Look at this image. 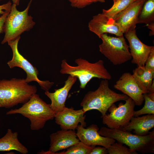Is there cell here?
Here are the masks:
<instances>
[{
	"instance_id": "cell-31",
	"label": "cell",
	"mask_w": 154,
	"mask_h": 154,
	"mask_svg": "<svg viewBox=\"0 0 154 154\" xmlns=\"http://www.w3.org/2000/svg\"><path fill=\"white\" fill-rule=\"evenodd\" d=\"M147 25L148 28L151 30L149 35L151 36L153 35L154 34V22H152Z\"/></svg>"
},
{
	"instance_id": "cell-8",
	"label": "cell",
	"mask_w": 154,
	"mask_h": 154,
	"mask_svg": "<svg viewBox=\"0 0 154 154\" xmlns=\"http://www.w3.org/2000/svg\"><path fill=\"white\" fill-rule=\"evenodd\" d=\"M20 38V36L7 42L12 50L13 57L12 59L7 62V64L10 68L17 67L22 69L26 73L25 80L27 83L32 81L36 82L42 90L45 91H49L53 85L54 83L48 80H41L38 78V70L19 51L18 44Z\"/></svg>"
},
{
	"instance_id": "cell-3",
	"label": "cell",
	"mask_w": 154,
	"mask_h": 154,
	"mask_svg": "<svg viewBox=\"0 0 154 154\" xmlns=\"http://www.w3.org/2000/svg\"><path fill=\"white\" fill-rule=\"evenodd\" d=\"M129 97L125 94L118 93L112 90L109 87L108 80L103 79L96 90L89 91L85 95L80 105L85 113L91 110H97L102 117L113 104L120 101H125Z\"/></svg>"
},
{
	"instance_id": "cell-18",
	"label": "cell",
	"mask_w": 154,
	"mask_h": 154,
	"mask_svg": "<svg viewBox=\"0 0 154 154\" xmlns=\"http://www.w3.org/2000/svg\"><path fill=\"white\" fill-rule=\"evenodd\" d=\"M154 127V114H148L141 117L133 116L128 124L122 130L143 136L147 134Z\"/></svg>"
},
{
	"instance_id": "cell-29",
	"label": "cell",
	"mask_w": 154,
	"mask_h": 154,
	"mask_svg": "<svg viewBox=\"0 0 154 154\" xmlns=\"http://www.w3.org/2000/svg\"><path fill=\"white\" fill-rule=\"evenodd\" d=\"M12 5L10 1L6 3L0 5V14L2 15L7 11L10 12Z\"/></svg>"
},
{
	"instance_id": "cell-25",
	"label": "cell",
	"mask_w": 154,
	"mask_h": 154,
	"mask_svg": "<svg viewBox=\"0 0 154 154\" xmlns=\"http://www.w3.org/2000/svg\"><path fill=\"white\" fill-rule=\"evenodd\" d=\"M109 154H137V152L131 150L119 142H114L107 149Z\"/></svg>"
},
{
	"instance_id": "cell-33",
	"label": "cell",
	"mask_w": 154,
	"mask_h": 154,
	"mask_svg": "<svg viewBox=\"0 0 154 154\" xmlns=\"http://www.w3.org/2000/svg\"><path fill=\"white\" fill-rule=\"evenodd\" d=\"M146 1L147 0H145Z\"/></svg>"
},
{
	"instance_id": "cell-19",
	"label": "cell",
	"mask_w": 154,
	"mask_h": 154,
	"mask_svg": "<svg viewBox=\"0 0 154 154\" xmlns=\"http://www.w3.org/2000/svg\"><path fill=\"white\" fill-rule=\"evenodd\" d=\"M18 135L17 132L8 129L6 134L0 138V151L15 150L22 154L27 153V149L19 141Z\"/></svg>"
},
{
	"instance_id": "cell-30",
	"label": "cell",
	"mask_w": 154,
	"mask_h": 154,
	"mask_svg": "<svg viewBox=\"0 0 154 154\" xmlns=\"http://www.w3.org/2000/svg\"><path fill=\"white\" fill-rule=\"evenodd\" d=\"M10 12L6 11L0 17V34L4 33V26L6 18Z\"/></svg>"
},
{
	"instance_id": "cell-22",
	"label": "cell",
	"mask_w": 154,
	"mask_h": 154,
	"mask_svg": "<svg viewBox=\"0 0 154 154\" xmlns=\"http://www.w3.org/2000/svg\"><path fill=\"white\" fill-rule=\"evenodd\" d=\"M136 0H114L112 7L108 10L103 9L102 13L109 17L113 18L117 14Z\"/></svg>"
},
{
	"instance_id": "cell-5",
	"label": "cell",
	"mask_w": 154,
	"mask_h": 154,
	"mask_svg": "<svg viewBox=\"0 0 154 154\" xmlns=\"http://www.w3.org/2000/svg\"><path fill=\"white\" fill-rule=\"evenodd\" d=\"M101 136L112 138L127 146L132 150L142 153H154V130L145 135L132 134L121 129L102 127L98 131Z\"/></svg>"
},
{
	"instance_id": "cell-1",
	"label": "cell",
	"mask_w": 154,
	"mask_h": 154,
	"mask_svg": "<svg viewBox=\"0 0 154 154\" xmlns=\"http://www.w3.org/2000/svg\"><path fill=\"white\" fill-rule=\"evenodd\" d=\"M36 86L30 85L23 78L0 80V108L9 109L28 101L36 93Z\"/></svg>"
},
{
	"instance_id": "cell-6",
	"label": "cell",
	"mask_w": 154,
	"mask_h": 154,
	"mask_svg": "<svg viewBox=\"0 0 154 154\" xmlns=\"http://www.w3.org/2000/svg\"><path fill=\"white\" fill-rule=\"evenodd\" d=\"M32 1L30 0L27 7L22 11L17 9L16 5H12L4 23L5 34L1 42L2 44L16 39L23 32L30 30L35 25V22L33 21V17L28 14Z\"/></svg>"
},
{
	"instance_id": "cell-15",
	"label": "cell",
	"mask_w": 154,
	"mask_h": 154,
	"mask_svg": "<svg viewBox=\"0 0 154 154\" xmlns=\"http://www.w3.org/2000/svg\"><path fill=\"white\" fill-rule=\"evenodd\" d=\"M145 0H137L125 9L117 14L113 18L123 33L131 28L136 27L138 18Z\"/></svg>"
},
{
	"instance_id": "cell-4",
	"label": "cell",
	"mask_w": 154,
	"mask_h": 154,
	"mask_svg": "<svg viewBox=\"0 0 154 154\" xmlns=\"http://www.w3.org/2000/svg\"><path fill=\"white\" fill-rule=\"evenodd\" d=\"M16 114H21L29 119L31 129L33 131L43 128L46 122L53 119L55 115L50 104L44 102L36 93L20 108L11 109L6 113L7 115Z\"/></svg>"
},
{
	"instance_id": "cell-27",
	"label": "cell",
	"mask_w": 154,
	"mask_h": 154,
	"mask_svg": "<svg viewBox=\"0 0 154 154\" xmlns=\"http://www.w3.org/2000/svg\"><path fill=\"white\" fill-rule=\"evenodd\" d=\"M145 66L147 69L154 72V48L149 54L145 61Z\"/></svg>"
},
{
	"instance_id": "cell-21",
	"label": "cell",
	"mask_w": 154,
	"mask_h": 154,
	"mask_svg": "<svg viewBox=\"0 0 154 154\" xmlns=\"http://www.w3.org/2000/svg\"><path fill=\"white\" fill-rule=\"evenodd\" d=\"M154 21V0H147L139 15L137 23L147 25Z\"/></svg>"
},
{
	"instance_id": "cell-17",
	"label": "cell",
	"mask_w": 154,
	"mask_h": 154,
	"mask_svg": "<svg viewBox=\"0 0 154 154\" xmlns=\"http://www.w3.org/2000/svg\"><path fill=\"white\" fill-rule=\"evenodd\" d=\"M77 78L69 75L62 87L55 89L54 92L45 91V94L51 101L50 107L55 114L62 111L65 107V103L68 93L76 81Z\"/></svg>"
},
{
	"instance_id": "cell-28",
	"label": "cell",
	"mask_w": 154,
	"mask_h": 154,
	"mask_svg": "<svg viewBox=\"0 0 154 154\" xmlns=\"http://www.w3.org/2000/svg\"><path fill=\"white\" fill-rule=\"evenodd\" d=\"M108 154L107 149L103 147L94 146L92 148L90 154Z\"/></svg>"
},
{
	"instance_id": "cell-13",
	"label": "cell",
	"mask_w": 154,
	"mask_h": 154,
	"mask_svg": "<svg viewBox=\"0 0 154 154\" xmlns=\"http://www.w3.org/2000/svg\"><path fill=\"white\" fill-rule=\"evenodd\" d=\"M49 150L41 151L39 154H54L58 151L68 149L80 142L74 130L62 129L51 134Z\"/></svg>"
},
{
	"instance_id": "cell-2",
	"label": "cell",
	"mask_w": 154,
	"mask_h": 154,
	"mask_svg": "<svg viewBox=\"0 0 154 154\" xmlns=\"http://www.w3.org/2000/svg\"><path fill=\"white\" fill-rule=\"evenodd\" d=\"M75 62L77 65L74 66L69 64L66 59L62 60L60 72L78 78L81 88L84 89L88 82L93 78L108 80L112 78L111 74L105 67L102 60L91 63L86 59L79 58L76 59Z\"/></svg>"
},
{
	"instance_id": "cell-12",
	"label": "cell",
	"mask_w": 154,
	"mask_h": 154,
	"mask_svg": "<svg viewBox=\"0 0 154 154\" xmlns=\"http://www.w3.org/2000/svg\"><path fill=\"white\" fill-rule=\"evenodd\" d=\"M114 88L130 98L135 105L140 106L144 100L145 93L139 87L129 72L124 73L114 86Z\"/></svg>"
},
{
	"instance_id": "cell-26",
	"label": "cell",
	"mask_w": 154,
	"mask_h": 154,
	"mask_svg": "<svg viewBox=\"0 0 154 154\" xmlns=\"http://www.w3.org/2000/svg\"><path fill=\"white\" fill-rule=\"evenodd\" d=\"M70 3L71 6L78 9L84 8L92 3L105 2V0H67Z\"/></svg>"
},
{
	"instance_id": "cell-24",
	"label": "cell",
	"mask_w": 154,
	"mask_h": 154,
	"mask_svg": "<svg viewBox=\"0 0 154 154\" xmlns=\"http://www.w3.org/2000/svg\"><path fill=\"white\" fill-rule=\"evenodd\" d=\"M95 145L89 146L81 141L68 148L66 151L61 152L56 154H90Z\"/></svg>"
},
{
	"instance_id": "cell-14",
	"label": "cell",
	"mask_w": 154,
	"mask_h": 154,
	"mask_svg": "<svg viewBox=\"0 0 154 154\" xmlns=\"http://www.w3.org/2000/svg\"><path fill=\"white\" fill-rule=\"evenodd\" d=\"M76 129V135L80 141L88 145L101 146L107 149L116 141L112 138L101 135L98 132L99 128L96 124H92L86 128L80 124Z\"/></svg>"
},
{
	"instance_id": "cell-11",
	"label": "cell",
	"mask_w": 154,
	"mask_h": 154,
	"mask_svg": "<svg viewBox=\"0 0 154 154\" xmlns=\"http://www.w3.org/2000/svg\"><path fill=\"white\" fill-rule=\"evenodd\" d=\"M85 113L82 109L76 110L73 107H65L62 111L55 114L54 118L56 123L62 129L75 131L79 123L83 127H86Z\"/></svg>"
},
{
	"instance_id": "cell-23",
	"label": "cell",
	"mask_w": 154,
	"mask_h": 154,
	"mask_svg": "<svg viewBox=\"0 0 154 154\" xmlns=\"http://www.w3.org/2000/svg\"><path fill=\"white\" fill-rule=\"evenodd\" d=\"M145 104L140 110L134 111L133 116L137 117L145 114H154V93L144 94Z\"/></svg>"
},
{
	"instance_id": "cell-10",
	"label": "cell",
	"mask_w": 154,
	"mask_h": 154,
	"mask_svg": "<svg viewBox=\"0 0 154 154\" xmlns=\"http://www.w3.org/2000/svg\"><path fill=\"white\" fill-rule=\"evenodd\" d=\"M136 27L130 29L125 33L124 36L128 41L131 56V63L137 67L145 66V61L153 46L147 45L143 43L136 34Z\"/></svg>"
},
{
	"instance_id": "cell-16",
	"label": "cell",
	"mask_w": 154,
	"mask_h": 154,
	"mask_svg": "<svg viewBox=\"0 0 154 154\" xmlns=\"http://www.w3.org/2000/svg\"><path fill=\"white\" fill-rule=\"evenodd\" d=\"M88 27L90 31L99 38L105 33L113 34L117 37L123 35V34L113 18L109 17L103 13L93 16L88 23Z\"/></svg>"
},
{
	"instance_id": "cell-32",
	"label": "cell",
	"mask_w": 154,
	"mask_h": 154,
	"mask_svg": "<svg viewBox=\"0 0 154 154\" xmlns=\"http://www.w3.org/2000/svg\"><path fill=\"white\" fill-rule=\"evenodd\" d=\"M13 2V4L16 5L17 6L19 5L20 0H11Z\"/></svg>"
},
{
	"instance_id": "cell-9",
	"label": "cell",
	"mask_w": 154,
	"mask_h": 154,
	"mask_svg": "<svg viewBox=\"0 0 154 154\" xmlns=\"http://www.w3.org/2000/svg\"><path fill=\"white\" fill-rule=\"evenodd\" d=\"M121 102L118 106L113 104L109 108L110 113L102 117V122L111 129H122L126 127L133 116L135 106L134 101L130 97Z\"/></svg>"
},
{
	"instance_id": "cell-7",
	"label": "cell",
	"mask_w": 154,
	"mask_h": 154,
	"mask_svg": "<svg viewBox=\"0 0 154 154\" xmlns=\"http://www.w3.org/2000/svg\"><path fill=\"white\" fill-rule=\"evenodd\" d=\"M100 38L102 42L99 46L100 51L113 64L120 65L131 59L129 45L123 35L115 37L105 33Z\"/></svg>"
},
{
	"instance_id": "cell-20",
	"label": "cell",
	"mask_w": 154,
	"mask_h": 154,
	"mask_svg": "<svg viewBox=\"0 0 154 154\" xmlns=\"http://www.w3.org/2000/svg\"><path fill=\"white\" fill-rule=\"evenodd\" d=\"M133 72V77L139 88L145 93H148L154 80V72L147 69L144 66L137 67Z\"/></svg>"
}]
</instances>
